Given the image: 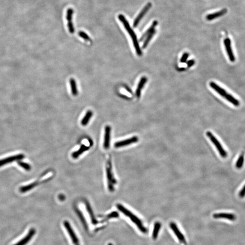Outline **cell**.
I'll use <instances>...</instances> for the list:
<instances>
[{
	"instance_id": "cell-31",
	"label": "cell",
	"mask_w": 245,
	"mask_h": 245,
	"mask_svg": "<svg viewBox=\"0 0 245 245\" xmlns=\"http://www.w3.org/2000/svg\"><path fill=\"white\" fill-rule=\"evenodd\" d=\"M78 35L80 36V37L86 40H90V38L89 36L85 33L84 31H80L78 33Z\"/></svg>"
},
{
	"instance_id": "cell-21",
	"label": "cell",
	"mask_w": 245,
	"mask_h": 245,
	"mask_svg": "<svg viewBox=\"0 0 245 245\" xmlns=\"http://www.w3.org/2000/svg\"><path fill=\"white\" fill-rule=\"evenodd\" d=\"M89 149V148L87 146H85V145H82L79 149L76 151L74 152L72 154V156L74 159H77L80 155H81L83 152L88 150Z\"/></svg>"
},
{
	"instance_id": "cell-33",
	"label": "cell",
	"mask_w": 245,
	"mask_h": 245,
	"mask_svg": "<svg viewBox=\"0 0 245 245\" xmlns=\"http://www.w3.org/2000/svg\"><path fill=\"white\" fill-rule=\"evenodd\" d=\"M239 196L240 197H243L245 196V185L240 192Z\"/></svg>"
},
{
	"instance_id": "cell-18",
	"label": "cell",
	"mask_w": 245,
	"mask_h": 245,
	"mask_svg": "<svg viewBox=\"0 0 245 245\" xmlns=\"http://www.w3.org/2000/svg\"><path fill=\"white\" fill-rule=\"evenodd\" d=\"M158 24V22L157 20H154V21H153V22H152L151 26L141 36V37L140 38V42H142V41H143V40H144L146 38V37H147L150 33H151L154 30H155V28L157 27Z\"/></svg>"
},
{
	"instance_id": "cell-24",
	"label": "cell",
	"mask_w": 245,
	"mask_h": 245,
	"mask_svg": "<svg viewBox=\"0 0 245 245\" xmlns=\"http://www.w3.org/2000/svg\"><path fill=\"white\" fill-rule=\"evenodd\" d=\"M92 115H93V112L90 111V110L88 111L86 113L84 117L83 118V119H82L81 122L82 125H83V126L86 125L88 124L89 122L90 118L92 117Z\"/></svg>"
},
{
	"instance_id": "cell-32",
	"label": "cell",
	"mask_w": 245,
	"mask_h": 245,
	"mask_svg": "<svg viewBox=\"0 0 245 245\" xmlns=\"http://www.w3.org/2000/svg\"><path fill=\"white\" fill-rule=\"evenodd\" d=\"M188 56H189V54L185 52L183 55L182 57H181V60H180V62L181 63H185L187 61L188 59Z\"/></svg>"
},
{
	"instance_id": "cell-19",
	"label": "cell",
	"mask_w": 245,
	"mask_h": 245,
	"mask_svg": "<svg viewBox=\"0 0 245 245\" xmlns=\"http://www.w3.org/2000/svg\"><path fill=\"white\" fill-rule=\"evenodd\" d=\"M40 183V182L39 181H35V182L31 183L29 184L21 187L20 188V191L21 193H27V192L32 190L33 188L36 187Z\"/></svg>"
},
{
	"instance_id": "cell-29",
	"label": "cell",
	"mask_w": 245,
	"mask_h": 245,
	"mask_svg": "<svg viewBox=\"0 0 245 245\" xmlns=\"http://www.w3.org/2000/svg\"><path fill=\"white\" fill-rule=\"evenodd\" d=\"M244 161V154H241V155H240V156L239 157L237 161V162H236V167H237V168H238V169L241 168L243 166Z\"/></svg>"
},
{
	"instance_id": "cell-34",
	"label": "cell",
	"mask_w": 245,
	"mask_h": 245,
	"mask_svg": "<svg viewBox=\"0 0 245 245\" xmlns=\"http://www.w3.org/2000/svg\"><path fill=\"white\" fill-rule=\"evenodd\" d=\"M194 60H190L189 61L187 62V65L188 67H190L193 65L194 64Z\"/></svg>"
},
{
	"instance_id": "cell-25",
	"label": "cell",
	"mask_w": 245,
	"mask_h": 245,
	"mask_svg": "<svg viewBox=\"0 0 245 245\" xmlns=\"http://www.w3.org/2000/svg\"><path fill=\"white\" fill-rule=\"evenodd\" d=\"M161 224L159 222H156L154 224V228L152 231V237L153 239L155 240L158 237L159 231L160 229Z\"/></svg>"
},
{
	"instance_id": "cell-27",
	"label": "cell",
	"mask_w": 245,
	"mask_h": 245,
	"mask_svg": "<svg viewBox=\"0 0 245 245\" xmlns=\"http://www.w3.org/2000/svg\"><path fill=\"white\" fill-rule=\"evenodd\" d=\"M156 32V30H154L151 33H150V34L146 37V38L145 39V40H144L143 45V49H145V48L147 47V46H148V45H149V43L150 42L152 38L153 37V36L155 35Z\"/></svg>"
},
{
	"instance_id": "cell-12",
	"label": "cell",
	"mask_w": 245,
	"mask_h": 245,
	"mask_svg": "<svg viewBox=\"0 0 245 245\" xmlns=\"http://www.w3.org/2000/svg\"><path fill=\"white\" fill-rule=\"evenodd\" d=\"M111 127L106 126L105 127V136H104V148L108 149L110 147V137H111Z\"/></svg>"
},
{
	"instance_id": "cell-16",
	"label": "cell",
	"mask_w": 245,
	"mask_h": 245,
	"mask_svg": "<svg viewBox=\"0 0 245 245\" xmlns=\"http://www.w3.org/2000/svg\"><path fill=\"white\" fill-rule=\"evenodd\" d=\"M227 11H228L226 9H224L220 11H218V12H215L212 14H209L206 17V20H213L219 17L225 15L226 13H227Z\"/></svg>"
},
{
	"instance_id": "cell-13",
	"label": "cell",
	"mask_w": 245,
	"mask_h": 245,
	"mask_svg": "<svg viewBox=\"0 0 245 245\" xmlns=\"http://www.w3.org/2000/svg\"><path fill=\"white\" fill-rule=\"evenodd\" d=\"M73 10L71 8H69L67 10L66 18H67V26H68V30L70 33L73 34L74 33V27L73 23L72 22V17L73 14Z\"/></svg>"
},
{
	"instance_id": "cell-3",
	"label": "cell",
	"mask_w": 245,
	"mask_h": 245,
	"mask_svg": "<svg viewBox=\"0 0 245 245\" xmlns=\"http://www.w3.org/2000/svg\"><path fill=\"white\" fill-rule=\"evenodd\" d=\"M106 169L108 188L109 191L113 192L115 190V185L116 184L117 181L113 174L112 165H111V162L110 160H108Z\"/></svg>"
},
{
	"instance_id": "cell-36",
	"label": "cell",
	"mask_w": 245,
	"mask_h": 245,
	"mask_svg": "<svg viewBox=\"0 0 245 245\" xmlns=\"http://www.w3.org/2000/svg\"><path fill=\"white\" fill-rule=\"evenodd\" d=\"M108 245H112V244H111V243H109V244H108Z\"/></svg>"
},
{
	"instance_id": "cell-30",
	"label": "cell",
	"mask_w": 245,
	"mask_h": 245,
	"mask_svg": "<svg viewBox=\"0 0 245 245\" xmlns=\"http://www.w3.org/2000/svg\"><path fill=\"white\" fill-rule=\"evenodd\" d=\"M118 216H119V215H118V213L117 212H111L110 214H108V215H107L106 217L101 221V222L103 223V222H105L106 221L108 220V219L113 218H117Z\"/></svg>"
},
{
	"instance_id": "cell-23",
	"label": "cell",
	"mask_w": 245,
	"mask_h": 245,
	"mask_svg": "<svg viewBox=\"0 0 245 245\" xmlns=\"http://www.w3.org/2000/svg\"><path fill=\"white\" fill-rule=\"evenodd\" d=\"M75 211H76L77 215H78V217H79V218H80L82 224H83V226H84V228H85L86 230L87 231L89 229L88 225V224L87 223L86 221V219H85L84 215H83L81 211H80L79 210L76 209L75 210Z\"/></svg>"
},
{
	"instance_id": "cell-17",
	"label": "cell",
	"mask_w": 245,
	"mask_h": 245,
	"mask_svg": "<svg viewBox=\"0 0 245 245\" xmlns=\"http://www.w3.org/2000/svg\"><path fill=\"white\" fill-rule=\"evenodd\" d=\"M147 78L145 76L141 78L136 90V96L137 97L140 98V96L142 90L147 82Z\"/></svg>"
},
{
	"instance_id": "cell-15",
	"label": "cell",
	"mask_w": 245,
	"mask_h": 245,
	"mask_svg": "<svg viewBox=\"0 0 245 245\" xmlns=\"http://www.w3.org/2000/svg\"><path fill=\"white\" fill-rule=\"evenodd\" d=\"M213 217L216 219H226L231 221H234L236 219V216L233 214L228 213H215L213 215Z\"/></svg>"
},
{
	"instance_id": "cell-26",
	"label": "cell",
	"mask_w": 245,
	"mask_h": 245,
	"mask_svg": "<svg viewBox=\"0 0 245 245\" xmlns=\"http://www.w3.org/2000/svg\"><path fill=\"white\" fill-rule=\"evenodd\" d=\"M70 82L72 94L74 96H77L78 90H77V84H76L75 80L74 79H71Z\"/></svg>"
},
{
	"instance_id": "cell-2",
	"label": "cell",
	"mask_w": 245,
	"mask_h": 245,
	"mask_svg": "<svg viewBox=\"0 0 245 245\" xmlns=\"http://www.w3.org/2000/svg\"><path fill=\"white\" fill-rule=\"evenodd\" d=\"M117 208L122 213H123L127 217H129L130 219L137 226L139 229L143 233H147L148 230L143 226L142 221L136 215H134L129 210L126 209L124 206L120 204H118L117 205Z\"/></svg>"
},
{
	"instance_id": "cell-35",
	"label": "cell",
	"mask_w": 245,
	"mask_h": 245,
	"mask_svg": "<svg viewBox=\"0 0 245 245\" xmlns=\"http://www.w3.org/2000/svg\"><path fill=\"white\" fill-rule=\"evenodd\" d=\"M64 198H65V197H64V196L62 195L59 196V199H60V200H64Z\"/></svg>"
},
{
	"instance_id": "cell-4",
	"label": "cell",
	"mask_w": 245,
	"mask_h": 245,
	"mask_svg": "<svg viewBox=\"0 0 245 245\" xmlns=\"http://www.w3.org/2000/svg\"><path fill=\"white\" fill-rule=\"evenodd\" d=\"M207 136L209 137V139L211 140L212 142L215 145L217 150L218 151L219 153L222 158H226L228 156L227 152L224 150L222 147V145L220 143L219 141L217 140L215 136L212 134V133L210 131L206 133Z\"/></svg>"
},
{
	"instance_id": "cell-6",
	"label": "cell",
	"mask_w": 245,
	"mask_h": 245,
	"mask_svg": "<svg viewBox=\"0 0 245 245\" xmlns=\"http://www.w3.org/2000/svg\"><path fill=\"white\" fill-rule=\"evenodd\" d=\"M25 158V155L23 154H18L0 160V167L9 164L15 161L21 160Z\"/></svg>"
},
{
	"instance_id": "cell-5",
	"label": "cell",
	"mask_w": 245,
	"mask_h": 245,
	"mask_svg": "<svg viewBox=\"0 0 245 245\" xmlns=\"http://www.w3.org/2000/svg\"><path fill=\"white\" fill-rule=\"evenodd\" d=\"M63 224L65 229L66 230L68 234L70 236L74 245H80L79 239L73 229L71 226L70 222L67 221H64Z\"/></svg>"
},
{
	"instance_id": "cell-14",
	"label": "cell",
	"mask_w": 245,
	"mask_h": 245,
	"mask_svg": "<svg viewBox=\"0 0 245 245\" xmlns=\"http://www.w3.org/2000/svg\"><path fill=\"white\" fill-rule=\"evenodd\" d=\"M209 86L213 90H215L218 94H219L221 96L223 97H224L226 94H227V92L224 89L222 88L220 86H219L214 82H210Z\"/></svg>"
},
{
	"instance_id": "cell-20",
	"label": "cell",
	"mask_w": 245,
	"mask_h": 245,
	"mask_svg": "<svg viewBox=\"0 0 245 245\" xmlns=\"http://www.w3.org/2000/svg\"><path fill=\"white\" fill-rule=\"evenodd\" d=\"M86 206L87 210L90 216V219H91V222H92V224H94V225H96V224H98V221L96 219V217H95V215H94V212H93V210H92V208L90 207V204L88 202H86Z\"/></svg>"
},
{
	"instance_id": "cell-9",
	"label": "cell",
	"mask_w": 245,
	"mask_h": 245,
	"mask_svg": "<svg viewBox=\"0 0 245 245\" xmlns=\"http://www.w3.org/2000/svg\"><path fill=\"white\" fill-rule=\"evenodd\" d=\"M224 44L229 59L231 62H234L235 61V57L233 53L231 46V41L230 39L227 38L224 40Z\"/></svg>"
},
{
	"instance_id": "cell-28",
	"label": "cell",
	"mask_w": 245,
	"mask_h": 245,
	"mask_svg": "<svg viewBox=\"0 0 245 245\" xmlns=\"http://www.w3.org/2000/svg\"><path fill=\"white\" fill-rule=\"evenodd\" d=\"M18 165L20 167L23 168L25 170L27 171H30L31 168V166L27 162H24L21 161V160L18 161L17 162Z\"/></svg>"
},
{
	"instance_id": "cell-7",
	"label": "cell",
	"mask_w": 245,
	"mask_h": 245,
	"mask_svg": "<svg viewBox=\"0 0 245 245\" xmlns=\"http://www.w3.org/2000/svg\"><path fill=\"white\" fill-rule=\"evenodd\" d=\"M36 234V230L34 228H31L28 232L27 234L23 238L16 242L13 245H27L30 242L33 237Z\"/></svg>"
},
{
	"instance_id": "cell-22",
	"label": "cell",
	"mask_w": 245,
	"mask_h": 245,
	"mask_svg": "<svg viewBox=\"0 0 245 245\" xmlns=\"http://www.w3.org/2000/svg\"><path fill=\"white\" fill-rule=\"evenodd\" d=\"M225 99H226L229 102L231 103L232 105H234V106L236 107H238L240 105L239 101L237 99L235 98L233 96H231V94H226V96L224 97Z\"/></svg>"
},
{
	"instance_id": "cell-11",
	"label": "cell",
	"mask_w": 245,
	"mask_h": 245,
	"mask_svg": "<svg viewBox=\"0 0 245 245\" xmlns=\"http://www.w3.org/2000/svg\"><path fill=\"white\" fill-rule=\"evenodd\" d=\"M170 227L171 229L174 231L179 241L182 243H186V239L184 236L182 232L180 231L178 229V227L177 226L176 224L174 222H172L170 223Z\"/></svg>"
},
{
	"instance_id": "cell-10",
	"label": "cell",
	"mask_w": 245,
	"mask_h": 245,
	"mask_svg": "<svg viewBox=\"0 0 245 245\" xmlns=\"http://www.w3.org/2000/svg\"><path fill=\"white\" fill-rule=\"evenodd\" d=\"M139 141V138L137 136H133L130 139L117 142L115 143V147L118 148L128 146L130 144L137 143Z\"/></svg>"
},
{
	"instance_id": "cell-8",
	"label": "cell",
	"mask_w": 245,
	"mask_h": 245,
	"mask_svg": "<svg viewBox=\"0 0 245 245\" xmlns=\"http://www.w3.org/2000/svg\"><path fill=\"white\" fill-rule=\"evenodd\" d=\"M152 6V3H151V2H149V3H147V5L143 8L142 10L141 11V12H140V14L138 15V16L136 17V19H135V20L133 21V27H136L139 25L140 21L145 16V14L149 11V10L151 8Z\"/></svg>"
},
{
	"instance_id": "cell-1",
	"label": "cell",
	"mask_w": 245,
	"mask_h": 245,
	"mask_svg": "<svg viewBox=\"0 0 245 245\" xmlns=\"http://www.w3.org/2000/svg\"><path fill=\"white\" fill-rule=\"evenodd\" d=\"M118 18L120 20L121 23L123 24L125 29L128 31L129 35L130 36L132 39L133 46H134V48H135L137 55L139 56H141L142 55V52L141 49L140 47L139 41H138L136 34H135L132 28L131 27L129 22L126 20V18L124 15H122V14H120V15H118Z\"/></svg>"
}]
</instances>
